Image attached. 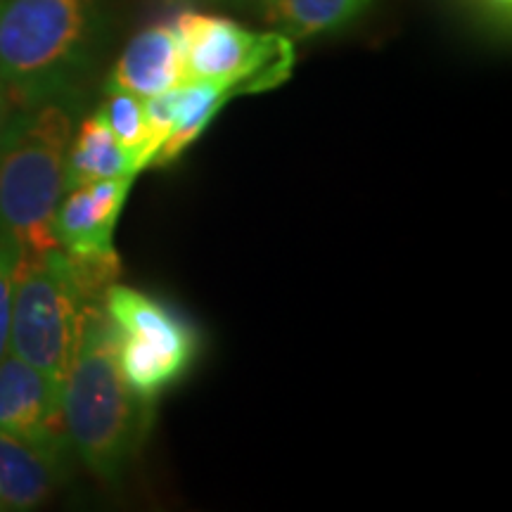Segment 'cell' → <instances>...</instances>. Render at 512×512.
<instances>
[{
	"mask_svg": "<svg viewBox=\"0 0 512 512\" xmlns=\"http://www.w3.org/2000/svg\"><path fill=\"white\" fill-rule=\"evenodd\" d=\"M67 441L102 482H117L143 444L147 401L128 387L117 361V330L102 302L81 309L62 382Z\"/></svg>",
	"mask_w": 512,
	"mask_h": 512,
	"instance_id": "6da1fadb",
	"label": "cell"
},
{
	"mask_svg": "<svg viewBox=\"0 0 512 512\" xmlns=\"http://www.w3.org/2000/svg\"><path fill=\"white\" fill-rule=\"evenodd\" d=\"M100 29V0L0 3V88L12 105L60 100L93 64Z\"/></svg>",
	"mask_w": 512,
	"mask_h": 512,
	"instance_id": "7a4b0ae2",
	"label": "cell"
},
{
	"mask_svg": "<svg viewBox=\"0 0 512 512\" xmlns=\"http://www.w3.org/2000/svg\"><path fill=\"white\" fill-rule=\"evenodd\" d=\"M74 121L60 100L10 117L0 138V238L17 256L57 249L53 221L67 192L64 171Z\"/></svg>",
	"mask_w": 512,
	"mask_h": 512,
	"instance_id": "3957f363",
	"label": "cell"
},
{
	"mask_svg": "<svg viewBox=\"0 0 512 512\" xmlns=\"http://www.w3.org/2000/svg\"><path fill=\"white\" fill-rule=\"evenodd\" d=\"M83 306L86 302L60 247L38 256H17L10 354L62 384L72 361Z\"/></svg>",
	"mask_w": 512,
	"mask_h": 512,
	"instance_id": "277c9868",
	"label": "cell"
},
{
	"mask_svg": "<svg viewBox=\"0 0 512 512\" xmlns=\"http://www.w3.org/2000/svg\"><path fill=\"white\" fill-rule=\"evenodd\" d=\"M102 309L117 330L121 375L147 403L174 387L200 354L188 320L136 287L114 283L102 297Z\"/></svg>",
	"mask_w": 512,
	"mask_h": 512,
	"instance_id": "5b68a950",
	"label": "cell"
},
{
	"mask_svg": "<svg viewBox=\"0 0 512 512\" xmlns=\"http://www.w3.org/2000/svg\"><path fill=\"white\" fill-rule=\"evenodd\" d=\"M171 29L181 50L183 83H230L261 93L292 74L294 41L278 31H252L204 12H183Z\"/></svg>",
	"mask_w": 512,
	"mask_h": 512,
	"instance_id": "8992f818",
	"label": "cell"
},
{
	"mask_svg": "<svg viewBox=\"0 0 512 512\" xmlns=\"http://www.w3.org/2000/svg\"><path fill=\"white\" fill-rule=\"evenodd\" d=\"M0 432L55 456L67 446L62 384L10 351L0 358Z\"/></svg>",
	"mask_w": 512,
	"mask_h": 512,
	"instance_id": "52a82bcc",
	"label": "cell"
},
{
	"mask_svg": "<svg viewBox=\"0 0 512 512\" xmlns=\"http://www.w3.org/2000/svg\"><path fill=\"white\" fill-rule=\"evenodd\" d=\"M136 176L107 178L69 190L57 204L53 233L69 256H112L114 228Z\"/></svg>",
	"mask_w": 512,
	"mask_h": 512,
	"instance_id": "ba28073f",
	"label": "cell"
},
{
	"mask_svg": "<svg viewBox=\"0 0 512 512\" xmlns=\"http://www.w3.org/2000/svg\"><path fill=\"white\" fill-rule=\"evenodd\" d=\"M178 86H183L181 50L174 29L166 24L133 36L107 81V88L128 91L143 100L174 91Z\"/></svg>",
	"mask_w": 512,
	"mask_h": 512,
	"instance_id": "9c48e42d",
	"label": "cell"
},
{
	"mask_svg": "<svg viewBox=\"0 0 512 512\" xmlns=\"http://www.w3.org/2000/svg\"><path fill=\"white\" fill-rule=\"evenodd\" d=\"M60 458L0 432V503L10 510L38 508L57 486Z\"/></svg>",
	"mask_w": 512,
	"mask_h": 512,
	"instance_id": "30bf717a",
	"label": "cell"
},
{
	"mask_svg": "<svg viewBox=\"0 0 512 512\" xmlns=\"http://www.w3.org/2000/svg\"><path fill=\"white\" fill-rule=\"evenodd\" d=\"M119 176H138V169L126 147L114 138L112 128L107 126L102 114L95 112L81 121L79 131L69 143L64 185L67 190H72L79 185Z\"/></svg>",
	"mask_w": 512,
	"mask_h": 512,
	"instance_id": "8fae6325",
	"label": "cell"
},
{
	"mask_svg": "<svg viewBox=\"0 0 512 512\" xmlns=\"http://www.w3.org/2000/svg\"><path fill=\"white\" fill-rule=\"evenodd\" d=\"M375 0H266L268 22L290 41L323 36L354 24Z\"/></svg>",
	"mask_w": 512,
	"mask_h": 512,
	"instance_id": "7c38bea8",
	"label": "cell"
},
{
	"mask_svg": "<svg viewBox=\"0 0 512 512\" xmlns=\"http://www.w3.org/2000/svg\"><path fill=\"white\" fill-rule=\"evenodd\" d=\"M107 126L112 128L114 138L126 147L128 155L133 157L138 174L145 169L143 150H145V100L128 91H117V88H107V100L102 102L98 110Z\"/></svg>",
	"mask_w": 512,
	"mask_h": 512,
	"instance_id": "4fadbf2b",
	"label": "cell"
},
{
	"mask_svg": "<svg viewBox=\"0 0 512 512\" xmlns=\"http://www.w3.org/2000/svg\"><path fill=\"white\" fill-rule=\"evenodd\" d=\"M176 119H178V88L145 100V128H147L145 150H143L145 169L152 164L157 150L166 143V138H169L171 131L176 128Z\"/></svg>",
	"mask_w": 512,
	"mask_h": 512,
	"instance_id": "5bb4252c",
	"label": "cell"
},
{
	"mask_svg": "<svg viewBox=\"0 0 512 512\" xmlns=\"http://www.w3.org/2000/svg\"><path fill=\"white\" fill-rule=\"evenodd\" d=\"M17 252L8 240L0 238V358L10 351L12 283H15Z\"/></svg>",
	"mask_w": 512,
	"mask_h": 512,
	"instance_id": "9a60e30c",
	"label": "cell"
},
{
	"mask_svg": "<svg viewBox=\"0 0 512 512\" xmlns=\"http://www.w3.org/2000/svg\"><path fill=\"white\" fill-rule=\"evenodd\" d=\"M10 117H12V102L8 95H5L3 88H0V138H3V131L5 126H8Z\"/></svg>",
	"mask_w": 512,
	"mask_h": 512,
	"instance_id": "2e32d148",
	"label": "cell"
},
{
	"mask_svg": "<svg viewBox=\"0 0 512 512\" xmlns=\"http://www.w3.org/2000/svg\"><path fill=\"white\" fill-rule=\"evenodd\" d=\"M489 3H494L496 8H501V10L508 12V10H510V5H512V0H489Z\"/></svg>",
	"mask_w": 512,
	"mask_h": 512,
	"instance_id": "e0dca14e",
	"label": "cell"
}]
</instances>
